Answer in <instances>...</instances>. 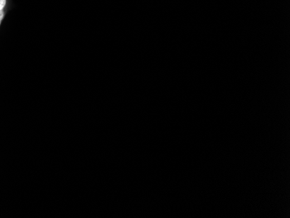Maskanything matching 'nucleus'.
<instances>
[{"mask_svg":"<svg viewBox=\"0 0 290 218\" xmlns=\"http://www.w3.org/2000/svg\"><path fill=\"white\" fill-rule=\"evenodd\" d=\"M7 0H0V11H4V8L6 7Z\"/></svg>","mask_w":290,"mask_h":218,"instance_id":"obj_1","label":"nucleus"},{"mask_svg":"<svg viewBox=\"0 0 290 218\" xmlns=\"http://www.w3.org/2000/svg\"><path fill=\"white\" fill-rule=\"evenodd\" d=\"M4 17H5V12H4V11H0V25L2 23V20L4 19Z\"/></svg>","mask_w":290,"mask_h":218,"instance_id":"obj_2","label":"nucleus"}]
</instances>
